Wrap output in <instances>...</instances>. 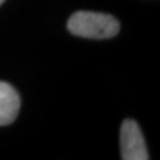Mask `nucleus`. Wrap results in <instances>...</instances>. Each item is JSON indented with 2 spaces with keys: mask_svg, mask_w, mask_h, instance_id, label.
Returning <instances> with one entry per match:
<instances>
[{
  "mask_svg": "<svg viewBox=\"0 0 160 160\" xmlns=\"http://www.w3.org/2000/svg\"><path fill=\"white\" fill-rule=\"evenodd\" d=\"M68 31L80 38L87 39H109L116 36L120 31V23L112 15L79 11L69 18Z\"/></svg>",
  "mask_w": 160,
  "mask_h": 160,
  "instance_id": "nucleus-1",
  "label": "nucleus"
},
{
  "mask_svg": "<svg viewBox=\"0 0 160 160\" xmlns=\"http://www.w3.org/2000/svg\"><path fill=\"white\" fill-rule=\"evenodd\" d=\"M120 151L123 160H147L149 158L142 129L135 120L127 119L122 123Z\"/></svg>",
  "mask_w": 160,
  "mask_h": 160,
  "instance_id": "nucleus-2",
  "label": "nucleus"
},
{
  "mask_svg": "<svg viewBox=\"0 0 160 160\" xmlns=\"http://www.w3.org/2000/svg\"><path fill=\"white\" fill-rule=\"evenodd\" d=\"M20 98L11 84L0 82V126H8L18 118Z\"/></svg>",
  "mask_w": 160,
  "mask_h": 160,
  "instance_id": "nucleus-3",
  "label": "nucleus"
},
{
  "mask_svg": "<svg viewBox=\"0 0 160 160\" xmlns=\"http://www.w3.org/2000/svg\"><path fill=\"white\" fill-rule=\"evenodd\" d=\"M4 2H6V0H0V6H2V4H3Z\"/></svg>",
  "mask_w": 160,
  "mask_h": 160,
  "instance_id": "nucleus-4",
  "label": "nucleus"
}]
</instances>
